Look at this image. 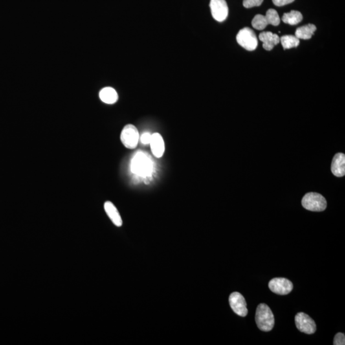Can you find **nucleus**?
Wrapping results in <instances>:
<instances>
[{
    "label": "nucleus",
    "instance_id": "obj_1",
    "mask_svg": "<svg viewBox=\"0 0 345 345\" xmlns=\"http://www.w3.org/2000/svg\"><path fill=\"white\" fill-rule=\"evenodd\" d=\"M255 321L260 330L269 332L274 326V316L271 309L265 304H260L257 307Z\"/></svg>",
    "mask_w": 345,
    "mask_h": 345
},
{
    "label": "nucleus",
    "instance_id": "obj_2",
    "mask_svg": "<svg viewBox=\"0 0 345 345\" xmlns=\"http://www.w3.org/2000/svg\"><path fill=\"white\" fill-rule=\"evenodd\" d=\"M303 207L313 212H322L327 207V201L322 195L316 193H309L302 199Z\"/></svg>",
    "mask_w": 345,
    "mask_h": 345
},
{
    "label": "nucleus",
    "instance_id": "obj_3",
    "mask_svg": "<svg viewBox=\"0 0 345 345\" xmlns=\"http://www.w3.org/2000/svg\"><path fill=\"white\" fill-rule=\"evenodd\" d=\"M132 171L140 176H149L152 171V164L149 158L143 153H138L134 157L131 164Z\"/></svg>",
    "mask_w": 345,
    "mask_h": 345
},
{
    "label": "nucleus",
    "instance_id": "obj_4",
    "mask_svg": "<svg viewBox=\"0 0 345 345\" xmlns=\"http://www.w3.org/2000/svg\"><path fill=\"white\" fill-rule=\"evenodd\" d=\"M237 41L239 45L245 49L252 51L258 46L256 35L249 28H244L239 31L237 35Z\"/></svg>",
    "mask_w": 345,
    "mask_h": 345
},
{
    "label": "nucleus",
    "instance_id": "obj_5",
    "mask_svg": "<svg viewBox=\"0 0 345 345\" xmlns=\"http://www.w3.org/2000/svg\"><path fill=\"white\" fill-rule=\"evenodd\" d=\"M140 138L137 128L132 124L125 125L120 135L121 142L129 149H134L138 146Z\"/></svg>",
    "mask_w": 345,
    "mask_h": 345
},
{
    "label": "nucleus",
    "instance_id": "obj_6",
    "mask_svg": "<svg viewBox=\"0 0 345 345\" xmlns=\"http://www.w3.org/2000/svg\"><path fill=\"white\" fill-rule=\"evenodd\" d=\"M295 321L296 328L302 333L307 334V335H312V334L315 333L316 325L315 321L307 314L302 313V312L296 314Z\"/></svg>",
    "mask_w": 345,
    "mask_h": 345
},
{
    "label": "nucleus",
    "instance_id": "obj_7",
    "mask_svg": "<svg viewBox=\"0 0 345 345\" xmlns=\"http://www.w3.org/2000/svg\"><path fill=\"white\" fill-rule=\"evenodd\" d=\"M269 288L274 294L285 296L292 291L294 287L291 281L287 279L276 278L270 281Z\"/></svg>",
    "mask_w": 345,
    "mask_h": 345
},
{
    "label": "nucleus",
    "instance_id": "obj_8",
    "mask_svg": "<svg viewBox=\"0 0 345 345\" xmlns=\"http://www.w3.org/2000/svg\"><path fill=\"white\" fill-rule=\"evenodd\" d=\"M210 7L213 18L223 22L228 15V6L226 0H210Z\"/></svg>",
    "mask_w": 345,
    "mask_h": 345
},
{
    "label": "nucleus",
    "instance_id": "obj_9",
    "mask_svg": "<svg viewBox=\"0 0 345 345\" xmlns=\"http://www.w3.org/2000/svg\"><path fill=\"white\" fill-rule=\"evenodd\" d=\"M229 302L230 307L232 310L237 314V315L245 317L247 316L248 310L247 304L243 296L239 292H234L230 296Z\"/></svg>",
    "mask_w": 345,
    "mask_h": 345
},
{
    "label": "nucleus",
    "instance_id": "obj_10",
    "mask_svg": "<svg viewBox=\"0 0 345 345\" xmlns=\"http://www.w3.org/2000/svg\"><path fill=\"white\" fill-rule=\"evenodd\" d=\"M150 145L151 152L155 157L160 158L163 156L165 151V144L160 134L154 133L151 135Z\"/></svg>",
    "mask_w": 345,
    "mask_h": 345
},
{
    "label": "nucleus",
    "instance_id": "obj_11",
    "mask_svg": "<svg viewBox=\"0 0 345 345\" xmlns=\"http://www.w3.org/2000/svg\"><path fill=\"white\" fill-rule=\"evenodd\" d=\"M331 171L336 177H344L345 175V155L344 153H336L333 158V162H332Z\"/></svg>",
    "mask_w": 345,
    "mask_h": 345
},
{
    "label": "nucleus",
    "instance_id": "obj_12",
    "mask_svg": "<svg viewBox=\"0 0 345 345\" xmlns=\"http://www.w3.org/2000/svg\"><path fill=\"white\" fill-rule=\"evenodd\" d=\"M259 39L262 42L263 48L266 50H271L274 46L280 43V37L270 32L261 33Z\"/></svg>",
    "mask_w": 345,
    "mask_h": 345
},
{
    "label": "nucleus",
    "instance_id": "obj_13",
    "mask_svg": "<svg viewBox=\"0 0 345 345\" xmlns=\"http://www.w3.org/2000/svg\"><path fill=\"white\" fill-rule=\"evenodd\" d=\"M105 212H106L107 215L113 222L114 225L118 227H120L122 226L123 222L122 217H121L120 213L118 212L117 208L113 205V203L111 201H106L104 205Z\"/></svg>",
    "mask_w": 345,
    "mask_h": 345
},
{
    "label": "nucleus",
    "instance_id": "obj_14",
    "mask_svg": "<svg viewBox=\"0 0 345 345\" xmlns=\"http://www.w3.org/2000/svg\"><path fill=\"white\" fill-rule=\"evenodd\" d=\"M99 98L103 102L107 104H115L118 99L117 92L111 87H105L101 90Z\"/></svg>",
    "mask_w": 345,
    "mask_h": 345
},
{
    "label": "nucleus",
    "instance_id": "obj_15",
    "mask_svg": "<svg viewBox=\"0 0 345 345\" xmlns=\"http://www.w3.org/2000/svg\"><path fill=\"white\" fill-rule=\"evenodd\" d=\"M316 30V26L313 25V24H309V25L303 26L302 27L298 28L296 29V37L298 39L308 40L313 36Z\"/></svg>",
    "mask_w": 345,
    "mask_h": 345
},
{
    "label": "nucleus",
    "instance_id": "obj_16",
    "mask_svg": "<svg viewBox=\"0 0 345 345\" xmlns=\"http://www.w3.org/2000/svg\"><path fill=\"white\" fill-rule=\"evenodd\" d=\"M302 14L298 11L292 10L291 12L285 13L282 17V21L290 25H296L302 21Z\"/></svg>",
    "mask_w": 345,
    "mask_h": 345
},
{
    "label": "nucleus",
    "instance_id": "obj_17",
    "mask_svg": "<svg viewBox=\"0 0 345 345\" xmlns=\"http://www.w3.org/2000/svg\"><path fill=\"white\" fill-rule=\"evenodd\" d=\"M280 42L284 49L296 48L300 44L299 39L293 35H284L280 38Z\"/></svg>",
    "mask_w": 345,
    "mask_h": 345
},
{
    "label": "nucleus",
    "instance_id": "obj_18",
    "mask_svg": "<svg viewBox=\"0 0 345 345\" xmlns=\"http://www.w3.org/2000/svg\"><path fill=\"white\" fill-rule=\"evenodd\" d=\"M268 22L265 16L263 15L258 14L254 16L252 21V27L258 30H264L267 27Z\"/></svg>",
    "mask_w": 345,
    "mask_h": 345
},
{
    "label": "nucleus",
    "instance_id": "obj_19",
    "mask_svg": "<svg viewBox=\"0 0 345 345\" xmlns=\"http://www.w3.org/2000/svg\"><path fill=\"white\" fill-rule=\"evenodd\" d=\"M266 19L269 25L278 26L280 23V17L276 10L269 9L267 10L265 15Z\"/></svg>",
    "mask_w": 345,
    "mask_h": 345
},
{
    "label": "nucleus",
    "instance_id": "obj_20",
    "mask_svg": "<svg viewBox=\"0 0 345 345\" xmlns=\"http://www.w3.org/2000/svg\"><path fill=\"white\" fill-rule=\"evenodd\" d=\"M263 1V0H244L243 5L245 8H250L260 6Z\"/></svg>",
    "mask_w": 345,
    "mask_h": 345
},
{
    "label": "nucleus",
    "instance_id": "obj_21",
    "mask_svg": "<svg viewBox=\"0 0 345 345\" xmlns=\"http://www.w3.org/2000/svg\"><path fill=\"white\" fill-rule=\"evenodd\" d=\"M334 345H345V336L344 334L339 333L336 334L335 339H334Z\"/></svg>",
    "mask_w": 345,
    "mask_h": 345
},
{
    "label": "nucleus",
    "instance_id": "obj_22",
    "mask_svg": "<svg viewBox=\"0 0 345 345\" xmlns=\"http://www.w3.org/2000/svg\"><path fill=\"white\" fill-rule=\"evenodd\" d=\"M151 138V135H150V133H145L143 134L142 136H141V138H140V139L141 142H142L143 144L147 145V144H150Z\"/></svg>",
    "mask_w": 345,
    "mask_h": 345
},
{
    "label": "nucleus",
    "instance_id": "obj_23",
    "mask_svg": "<svg viewBox=\"0 0 345 345\" xmlns=\"http://www.w3.org/2000/svg\"><path fill=\"white\" fill-rule=\"evenodd\" d=\"M295 0H272L274 5L278 6H283L288 4H290L294 2Z\"/></svg>",
    "mask_w": 345,
    "mask_h": 345
}]
</instances>
